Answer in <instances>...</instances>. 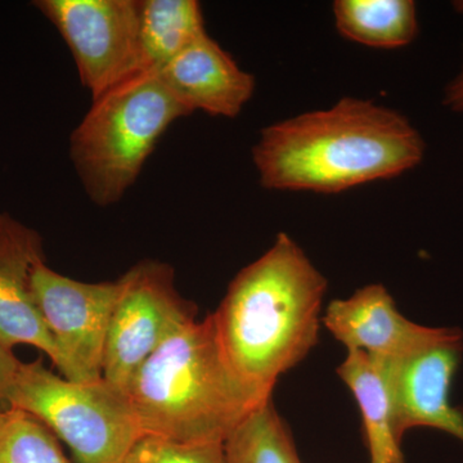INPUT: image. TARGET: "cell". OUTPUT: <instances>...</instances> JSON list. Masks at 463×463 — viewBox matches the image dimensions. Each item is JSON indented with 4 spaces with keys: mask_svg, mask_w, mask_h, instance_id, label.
<instances>
[{
    "mask_svg": "<svg viewBox=\"0 0 463 463\" xmlns=\"http://www.w3.org/2000/svg\"><path fill=\"white\" fill-rule=\"evenodd\" d=\"M425 145L407 118L345 97L261 130L252 149L267 190L339 194L394 178L421 163Z\"/></svg>",
    "mask_w": 463,
    "mask_h": 463,
    "instance_id": "obj_1",
    "label": "cell"
},
{
    "mask_svg": "<svg viewBox=\"0 0 463 463\" xmlns=\"http://www.w3.org/2000/svg\"><path fill=\"white\" fill-rule=\"evenodd\" d=\"M327 281L286 233L243 268L213 317L231 370L261 402L317 345Z\"/></svg>",
    "mask_w": 463,
    "mask_h": 463,
    "instance_id": "obj_2",
    "label": "cell"
},
{
    "mask_svg": "<svg viewBox=\"0 0 463 463\" xmlns=\"http://www.w3.org/2000/svg\"><path fill=\"white\" fill-rule=\"evenodd\" d=\"M128 397L145 435L187 443H224L265 403L231 370L212 315L183 326L158 347L139 368Z\"/></svg>",
    "mask_w": 463,
    "mask_h": 463,
    "instance_id": "obj_3",
    "label": "cell"
},
{
    "mask_svg": "<svg viewBox=\"0 0 463 463\" xmlns=\"http://www.w3.org/2000/svg\"><path fill=\"white\" fill-rule=\"evenodd\" d=\"M190 111L157 72H145L91 99L70 137V158L91 203H118L170 125Z\"/></svg>",
    "mask_w": 463,
    "mask_h": 463,
    "instance_id": "obj_4",
    "label": "cell"
},
{
    "mask_svg": "<svg viewBox=\"0 0 463 463\" xmlns=\"http://www.w3.org/2000/svg\"><path fill=\"white\" fill-rule=\"evenodd\" d=\"M5 404L47 426L78 463H125L145 435L127 392L105 379L57 376L42 361L23 362Z\"/></svg>",
    "mask_w": 463,
    "mask_h": 463,
    "instance_id": "obj_5",
    "label": "cell"
},
{
    "mask_svg": "<svg viewBox=\"0 0 463 463\" xmlns=\"http://www.w3.org/2000/svg\"><path fill=\"white\" fill-rule=\"evenodd\" d=\"M121 281L106 340L103 379L128 394L149 356L196 319V307L181 297L172 265L163 261H141Z\"/></svg>",
    "mask_w": 463,
    "mask_h": 463,
    "instance_id": "obj_6",
    "label": "cell"
},
{
    "mask_svg": "<svg viewBox=\"0 0 463 463\" xmlns=\"http://www.w3.org/2000/svg\"><path fill=\"white\" fill-rule=\"evenodd\" d=\"M74 58L91 99L145 74L141 0H38Z\"/></svg>",
    "mask_w": 463,
    "mask_h": 463,
    "instance_id": "obj_7",
    "label": "cell"
},
{
    "mask_svg": "<svg viewBox=\"0 0 463 463\" xmlns=\"http://www.w3.org/2000/svg\"><path fill=\"white\" fill-rule=\"evenodd\" d=\"M123 289L114 282L90 283L36 264L33 292L39 312L60 354L58 370L67 380L94 383L103 379V358L112 313Z\"/></svg>",
    "mask_w": 463,
    "mask_h": 463,
    "instance_id": "obj_8",
    "label": "cell"
},
{
    "mask_svg": "<svg viewBox=\"0 0 463 463\" xmlns=\"http://www.w3.org/2000/svg\"><path fill=\"white\" fill-rule=\"evenodd\" d=\"M322 325L346 350H361L383 359L403 358L459 332L405 318L383 285H367L350 298L331 301Z\"/></svg>",
    "mask_w": 463,
    "mask_h": 463,
    "instance_id": "obj_9",
    "label": "cell"
},
{
    "mask_svg": "<svg viewBox=\"0 0 463 463\" xmlns=\"http://www.w3.org/2000/svg\"><path fill=\"white\" fill-rule=\"evenodd\" d=\"M462 350L463 335L459 331L412 354L390 359L402 437L412 429L431 428L463 443V411L449 399Z\"/></svg>",
    "mask_w": 463,
    "mask_h": 463,
    "instance_id": "obj_10",
    "label": "cell"
},
{
    "mask_svg": "<svg viewBox=\"0 0 463 463\" xmlns=\"http://www.w3.org/2000/svg\"><path fill=\"white\" fill-rule=\"evenodd\" d=\"M45 260L41 234L9 213H0V344L30 345L60 365L56 343L39 312L33 272Z\"/></svg>",
    "mask_w": 463,
    "mask_h": 463,
    "instance_id": "obj_11",
    "label": "cell"
},
{
    "mask_svg": "<svg viewBox=\"0 0 463 463\" xmlns=\"http://www.w3.org/2000/svg\"><path fill=\"white\" fill-rule=\"evenodd\" d=\"M157 74L190 114L236 118L255 90L254 76L241 69L209 33Z\"/></svg>",
    "mask_w": 463,
    "mask_h": 463,
    "instance_id": "obj_12",
    "label": "cell"
},
{
    "mask_svg": "<svg viewBox=\"0 0 463 463\" xmlns=\"http://www.w3.org/2000/svg\"><path fill=\"white\" fill-rule=\"evenodd\" d=\"M337 373L361 411L370 463H404L390 359L347 350Z\"/></svg>",
    "mask_w": 463,
    "mask_h": 463,
    "instance_id": "obj_13",
    "label": "cell"
},
{
    "mask_svg": "<svg viewBox=\"0 0 463 463\" xmlns=\"http://www.w3.org/2000/svg\"><path fill=\"white\" fill-rule=\"evenodd\" d=\"M207 35L196 0H141V48L146 72H160Z\"/></svg>",
    "mask_w": 463,
    "mask_h": 463,
    "instance_id": "obj_14",
    "label": "cell"
},
{
    "mask_svg": "<svg viewBox=\"0 0 463 463\" xmlns=\"http://www.w3.org/2000/svg\"><path fill=\"white\" fill-rule=\"evenodd\" d=\"M335 23L344 38L373 48H401L416 38V5L411 0H337Z\"/></svg>",
    "mask_w": 463,
    "mask_h": 463,
    "instance_id": "obj_15",
    "label": "cell"
},
{
    "mask_svg": "<svg viewBox=\"0 0 463 463\" xmlns=\"http://www.w3.org/2000/svg\"><path fill=\"white\" fill-rule=\"evenodd\" d=\"M227 463H301L291 432L270 401L243 420L224 441Z\"/></svg>",
    "mask_w": 463,
    "mask_h": 463,
    "instance_id": "obj_16",
    "label": "cell"
},
{
    "mask_svg": "<svg viewBox=\"0 0 463 463\" xmlns=\"http://www.w3.org/2000/svg\"><path fill=\"white\" fill-rule=\"evenodd\" d=\"M0 463H71L56 435L20 410L0 413Z\"/></svg>",
    "mask_w": 463,
    "mask_h": 463,
    "instance_id": "obj_17",
    "label": "cell"
},
{
    "mask_svg": "<svg viewBox=\"0 0 463 463\" xmlns=\"http://www.w3.org/2000/svg\"><path fill=\"white\" fill-rule=\"evenodd\" d=\"M125 463H227V458L224 443H187L143 435L130 449Z\"/></svg>",
    "mask_w": 463,
    "mask_h": 463,
    "instance_id": "obj_18",
    "label": "cell"
},
{
    "mask_svg": "<svg viewBox=\"0 0 463 463\" xmlns=\"http://www.w3.org/2000/svg\"><path fill=\"white\" fill-rule=\"evenodd\" d=\"M23 362L16 358L11 349L0 344V403H5V399Z\"/></svg>",
    "mask_w": 463,
    "mask_h": 463,
    "instance_id": "obj_19",
    "label": "cell"
},
{
    "mask_svg": "<svg viewBox=\"0 0 463 463\" xmlns=\"http://www.w3.org/2000/svg\"><path fill=\"white\" fill-rule=\"evenodd\" d=\"M446 105L455 111L463 112V66L455 80L447 87Z\"/></svg>",
    "mask_w": 463,
    "mask_h": 463,
    "instance_id": "obj_20",
    "label": "cell"
},
{
    "mask_svg": "<svg viewBox=\"0 0 463 463\" xmlns=\"http://www.w3.org/2000/svg\"><path fill=\"white\" fill-rule=\"evenodd\" d=\"M453 5H455L456 11L463 16V0H461V2H456Z\"/></svg>",
    "mask_w": 463,
    "mask_h": 463,
    "instance_id": "obj_21",
    "label": "cell"
},
{
    "mask_svg": "<svg viewBox=\"0 0 463 463\" xmlns=\"http://www.w3.org/2000/svg\"><path fill=\"white\" fill-rule=\"evenodd\" d=\"M2 411H3V410H0V413H2Z\"/></svg>",
    "mask_w": 463,
    "mask_h": 463,
    "instance_id": "obj_22",
    "label": "cell"
}]
</instances>
